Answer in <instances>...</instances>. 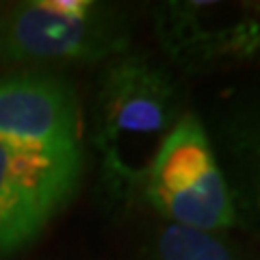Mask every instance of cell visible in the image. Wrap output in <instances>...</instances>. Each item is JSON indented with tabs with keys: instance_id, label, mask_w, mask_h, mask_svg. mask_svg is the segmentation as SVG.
<instances>
[{
	"instance_id": "cell-4",
	"label": "cell",
	"mask_w": 260,
	"mask_h": 260,
	"mask_svg": "<svg viewBox=\"0 0 260 260\" xmlns=\"http://www.w3.org/2000/svg\"><path fill=\"white\" fill-rule=\"evenodd\" d=\"M80 148L0 139V254L26 247L76 191Z\"/></svg>"
},
{
	"instance_id": "cell-5",
	"label": "cell",
	"mask_w": 260,
	"mask_h": 260,
	"mask_svg": "<svg viewBox=\"0 0 260 260\" xmlns=\"http://www.w3.org/2000/svg\"><path fill=\"white\" fill-rule=\"evenodd\" d=\"M154 28L167 59L184 74H208L260 59V9L178 0L160 5Z\"/></svg>"
},
{
	"instance_id": "cell-7",
	"label": "cell",
	"mask_w": 260,
	"mask_h": 260,
	"mask_svg": "<svg viewBox=\"0 0 260 260\" xmlns=\"http://www.w3.org/2000/svg\"><path fill=\"white\" fill-rule=\"evenodd\" d=\"M228 180L237 210L249 228L260 232V87L239 98L219 124Z\"/></svg>"
},
{
	"instance_id": "cell-2",
	"label": "cell",
	"mask_w": 260,
	"mask_h": 260,
	"mask_svg": "<svg viewBox=\"0 0 260 260\" xmlns=\"http://www.w3.org/2000/svg\"><path fill=\"white\" fill-rule=\"evenodd\" d=\"M124 15L91 0H39L0 9L3 63H89L126 52Z\"/></svg>"
},
{
	"instance_id": "cell-3",
	"label": "cell",
	"mask_w": 260,
	"mask_h": 260,
	"mask_svg": "<svg viewBox=\"0 0 260 260\" xmlns=\"http://www.w3.org/2000/svg\"><path fill=\"white\" fill-rule=\"evenodd\" d=\"M143 193L169 223L221 232L239 221L208 130L182 113L154 158Z\"/></svg>"
},
{
	"instance_id": "cell-6",
	"label": "cell",
	"mask_w": 260,
	"mask_h": 260,
	"mask_svg": "<svg viewBox=\"0 0 260 260\" xmlns=\"http://www.w3.org/2000/svg\"><path fill=\"white\" fill-rule=\"evenodd\" d=\"M0 139L80 148L78 102L65 80L42 72L0 78Z\"/></svg>"
},
{
	"instance_id": "cell-1",
	"label": "cell",
	"mask_w": 260,
	"mask_h": 260,
	"mask_svg": "<svg viewBox=\"0 0 260 260\" xmlns=\"http://www.w3.org/2000/svg\"><path fill=\"white\" fill-rule=\"evenodd\" d=\"M180 117L182 93L169 65L150 54H121L109 63L95 98L93 143L113 193L126 198L143 191Z\"/></svg>"
},
{
	"instance_id": "cell-8",
	"label": "cell",
	"mask_w": 260,
	"mask_h": 260,
	"mask_svg": "<svg viewBox=\"0 0 260 260\" xmlns=\"http://www.w3.org/2000/svg\"><path fill=\"white\" fill-rule=\"evenodd\" d=\"M156 260H237V251L217 232L165 223L154 243Z\"/></svg>"
}]
</instances>
